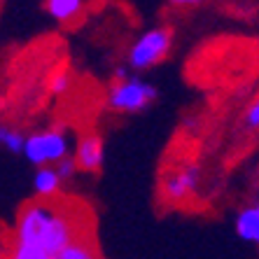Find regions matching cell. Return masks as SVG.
Segmentation results:
<instances>
[{
  "label": "cell",
  "mask_w": 259,
  "mask_h": 259,
  "mask_svg": "<svg viewBox=\"0 0 259 259\" xmlns=\"http://www.w3.org/2000/svg\"><path fill=\"white\" fill-rule=\"evenodd\" d=\"M170 45H173V28H168V26H157V28L145 30L128 49V66L138 72L157 66L168 56Z\"/></svg>",
  "instance_id": "6da1fadb"
},
{
  "label": "cell",
  "mask_w": 259,
  "mask_h": 259,
  "mask_svg": "<svg viewBox=\"0 0 259 259\" xmlns=\"http://www.w3.org/2000/svg\"><path fill=\"white\" fill-rule=\"evenodd\" d=\"M68 89H70V72L68 70L54 72V77H52V91H54V94H66Z\"/></svg>",
  "instance_id": "4fadbf2b"
},
{
  "label": "cell",
  "mask_w": 259,
  "mask_h": 259,
  "mask_svg": "<svg viewBox=\"0 0 259 259\" xmlns=\"http://www.w3.org/2000/svg\"><path fill=\"white\" fill-rule=\"evenodd\" d=\"M157 98V89L138 77L112 79L108 91V105L115 112H140Z\"/></svg>",
  "instance_id": "7a4b0ae2"
},
{
  "label": "cell",
  "mask_w": 259,
  "mask_h": 259,
  "mask_svg": "<svg viewBox=\"0 0 259 259\" xmlns=\"http://www.w3.org/2000/svg\"><path fill=\"white\" fill-rule=\"evenodd\" d=\"M0 143L5 145L10 152H24L26 138L19 131H12V128H3V138H0Z\"/></svg>",
  "instance_id": "8fae6325"
},
{
  "label": "cell",
  "mask_w": 259,
  "mask_h": 259,
  "mask_svg": "<svg viewBox=\"0 0 259 259\" xmlns=\"http://www.w3.org/2000/svg\"><path fill=\"white\" fill-rule=\"evenodd\" d=\"M234 224H236V234H238V238L259 245V201L254 205L243 208V210L236 215Z\"/></svg>",
  "instance_id": "8992f818"
},
{
  "label": "cell",
  "mask_w": 259,
  "mask_h": 259,
  "mask_svg": "<svg viewBox=\"0 0 259 259\" xmlns=\"http://www.w3.org/2000/svg\"><path fill=\"white\" fill-rule=\"evenodd\" d=\"M56 175H59L61 180H68V178H72L75 175V161H72V157H63L61 161H56Z\"/></svg>",
  "instance_id": "5bb4252c"
},
{
  "label": "cell",
  "mask_w": 259,
  "mask_h": 259,
  "mask_svg": "<svg viewBox=\"0 0 259 259\" xmlns=\"http://www.w3.org/2000/svg\"><path fill=\"white\" fill-rule=\"evenodd\" d=\"M203 3H210V0H168V5L173 7H194V5H203Z\"/></svg>",
  "instance_id": "9a60e30c"
},
{
  "label": "cell",
  "mask_w": 259,
  "mask_h": 259,
  "mask_svg": "<svg viewBox=\"0 0 259 259\" xmlns=\"http://www.w3.org/2000/svg\"><path fill=\"white\" fill-rule=\"evenodd\" d=\"M199 175H201L199 166H194V163L182 166L180 170H175L168 180H166V185H163L166 196H168L170 201H185L194 189L199 187Z\"/></svg>",
  "instance_id": "5b68a950"
},
{
  "label": "cell",
  "mask_w": 259,
  "mask_h": 259,
  "mask_svg": "<svg viewBox=\"0 0 259 259\" xmlns=\"http://www.w3.org/2000/svg\"><path fill=\"white\" fill-rule=\"evenodd\" d=\"M45 10L59 21V24H70L77 17H82L84 0H45Z\"/></svg>",
  "instance_id": "52a82bcc"
},
{
  "label": "cell",
  "mask_w": 259,
  "mask_h": 259,
  "mask_svg": "<svg viewBox=\"0 0 259 259\" xmlns=\"http://www.w3.org/2000/svg\"><path fill=\"white\" fill-rule=\"evenodd\" d=\"M243 126H245L247 131H254V128H259V98L245 110V115H243Z\"/></svg>",
  "instance_id": "7c38bea8"
},
{
  "label": "cell",
  "mask_w": 259,
  "mask_h": 259,
  "mask_svg": "<svg viewBox=\"0 0 259 259\" xmlns=\"http://www.w3.org/2000/svg\"><path fill=\"white\" fill-rule=\"evenodd\" d=\"M103 159H105V145L103 138L96 133H89L77 143V150H75V168L77 170H87V173H98L103 166Z\"/></svg>",
  "instance_id": "277c9868"
},
{
  "label": "cell",
  "mask_w": 259,
  "mask_h": 259,
  "mask_svg": "<svg viewBox=\"0 0 259 259\" xmlns=\"http://www.w3.org/2000/svg\"><path fill=\"white\" fill-rule=\"evenodd\" d=\"M12 259H54V257L37 245H21V243H17L12 250Z\"/></svg>",
  "instance_id": "30bf717a"
},
{
  "label": "cell",
  "mask_w": 259,
  "mask_h": 259,
  "mask_svg": "<svg viewBox=\"0 0 259 259\" xmlns=\"http://www.w3.org/2000/svg\"><path fill=\"white\" fill-rule=\"evenodd\" d=\"M24 154L28 157V161H33L35 166H47V163H56L63 157H68V138L66 133L61 131H45L35 133L26 138L24 143Z\"/></svg>",
  "instance_id": "3957f363"
},
{
  "label": "cell",
  "mask_w": 259,
  "mask_h": 259,
  "mask_svg": "<svg viewBox=\"0 0 259 259\" xmlns=\"http://www.w3.org/2000/svg\"><path fill=\"white\" fill-rule=\"evenodd\" d=\"M54 259H101L98 257V247L89 234L77 236L75 241H70Z\"/></svg>",
  "instance_id": "ba28073f"
},
{
  "label": "cell",
  "mask_w": 259,
  "mask_h": 259,
  "mask_svg": "<svg viewBox=\"0 0 259 259\" xmlns=\"http://www.w3.org/2000/svg\"><path fill=\"white\" fill-rule=\"evenodd\" d=\"M33 185H35L37 199H52V196H56V192L61 187V178L56 175L54 168H40L35 173Z\"/></svg>",
  "instance_id": "9c48e42d"
}]
</instances>
